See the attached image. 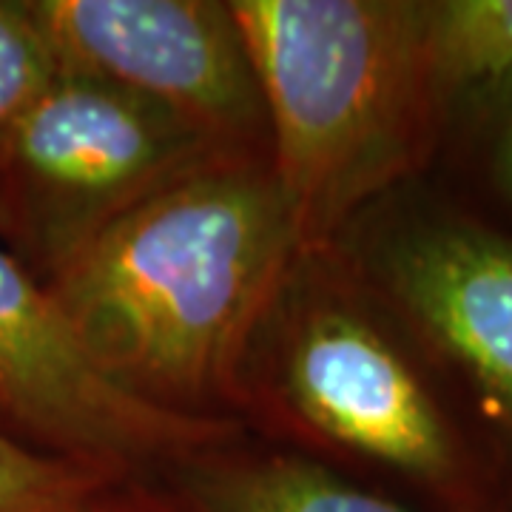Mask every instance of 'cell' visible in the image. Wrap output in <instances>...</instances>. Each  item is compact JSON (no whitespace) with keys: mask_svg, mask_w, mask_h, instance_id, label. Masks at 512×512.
<instances>
[{"mask_svg":"<svg viewBox=\"0 0 512 512\" xmlns=\"http://www.w3.org/2000/svg\"><path fill=\"white\" fill-rule=\"evenodd\" d=\"M302 254L268 157H234L134 205L52 265L49 291L100 370L202 413L234 390L256 322Z\"/></svg>","mask_w":512,"mask_h":512,"instance_id":"1","label":"cell"},{"mask_svg":"<svg viewBox=\"0 0 512 512\" xmlns=\"http://www.w3.org/2000/svg\"><path fill=\"white\" fill-rule=\"evenodd\" d=\"M231 12L299 245H325L439 148L450 111L424 55V3L234 0Z\"/></svg>","mask_w":512,"mask_h":512,"instance_id":"2","label":"cell"},{"mask_svg":"<svg viewBox=\"0 0 512 512\" xmlns=\"http://www.w3.org/2000/svg\"><path fill=\"white\" fill-rule=\"evenodd\" d=\"M433 359L410 330L359 305L316 308L285 342L282 384L293 410L419 490L439 512H512L490 447L436 384Z\"/></svg>","mask_w":512,"mask_h":512,"instance_id":"3","label":"cell"},{"mask_svg":"<svg viewBox=\"0 0 512 512\" xmlns=\"http://www.w3.org/2000/svg\"><path fill=\"white\" fill-rule=\"evenodd\" d=\"M234 157L140 94L57 72L0 174L26 191L37 245L57 265L134 205Z\"/></svg>","mask_w":512,"mask_h":512,"instance_id":"4","label":"cell"},{"mask_svg":"<svg viewBox=\"0 0 512 512\" xmlns=\"http://www.w3.org/2000/svg\"><path fill=\"white\" fill-rule=\"evenodd\" d=\"M393 217L367 254L376 296L467 390L512 495V231L447 205Z\"/></svg>","mask_w":512,"mask_h":512,"instance_id":"5","label":"cell"},{"mask_svg":"<svg viewBox=\"0 0 512 512\" xmlns=\"http://www.w3.org/2000/svg\"><path fill=\"white\" fill-rule=\"evenodd\" d=\"M57 72L86 74L174 111L217 146L262 157L268 120L231 3L26 0Z\"/></svg>","mask_w":512,"mask_h":512,"instance_id":"6","label":"cell"},{"mask_svg":"<svg viewBox=\"0 0 512 512\" xmlns=\"http://www.w3.org/2000/svg\"><path fill=\"white\" fill-rule=\"evenodd\" d=\"M0 410L60 456L117 478L148 461H185L211 450L234 424L168 410L134 396L86 353L49 285L0 242Z\"/></svg>","mask_w":512,"mask_h":512,"instance_id":"7","label":"cell"},{"mask_svg":"<svg viewBox=\"0 0 512 512\" xmlns=\"http://www.w3.org/2000/svg\"><path fill=\"white\" fill-rule=\"evenodd\" d=\"M188 512H416L299 456L188 458Z\"/></svg>","mask_w":512,"mask_h":512,"instance_id":"8","label":"cell"},{"mask_svg":"<svg viewBox=\"0 0 512 512\" xmlns=\"http://www.w3.org/2000/svg\"><path fill=\"white\" fill-rule=\"evenodd\" d=\"M424 55L447 111L512 74V0H421Z\"/></svg>","mask_w":512,"mask_h":512,"instance_id":"9","label":"cell"},{"mask_svg":"<svg viewBox=\"0 0 512 512\" xmlns=\"http://www.w3.org/2000/svg\"><path fill=\"white\" fill-rule=\"evenodd\" d=\"M114 481L83 461L20 447L0 430V512H72Z\"/></svg>","mask_w":512,"mask_h":512,"instance_id":"10","label":"cell"},{"mask_svg":"<svg viewBox=\"0 0 512 512\" xmlns=\"http://www.w3.org/2000/svg\"><path fill=\"white\" fill-rule=\"evenodd\" d=\"M55 77V57L26 3L0 0V168L18 128Z\"/></svg>","mask_w":512,"mask_h":512,"instance_id":"11","label":"cell"},{"mask_svg":"<svg viewBox=\"0 0 512 512\" xmlns=\"http://www.w3.org/2000/svg\"><path fill=\"white\" fill-rule=\"evenodd\" d=\"M473 97L490 106V174L501 200L512 208V74Z\"/></svg>","mask_w":512,"mask_h":512,"instance_id":"12","label":"cell"},{"mask_svg":"<svg viewBox=\"0 0 512 512\" xmlns=\"http://www.w3.org/2000/svg\"><path fill=\"white\" fill-rule=\"evenodd\" d=\"M72 512H177L174 507H168L163 501L151 498L146 493L137 490H120L117 481L106 484L103 490H97L89 495L80 507H74Z\"/></svg>","mask_w":512,"mask_h":512,"instance_id":"13","label":"cell"}]
</instances>
